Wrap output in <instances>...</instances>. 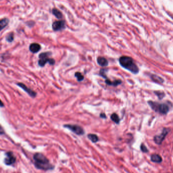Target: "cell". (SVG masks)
I'll return each instance as SVG.
<instances>
[{"instance_id":"1","label":"cell","mask_w":173,"mask_h":173,"mask_svg":"<svg viewBox=\"0 0 173 173\" xmlns=\"http://www.w3.org/2000/svg\"><path fill=\"white\" fill-rule=\"evenodd\" d=\"M33 158L35 166L38 169L47 171L53 170L54 168V165L50 163L49 159L41 153H35Z\"/></svg>"},{"instance_id":"2","label":"cell","mask_w":173,"mask_h":173,"mask_svg":"<svg viewBox=\"0 0 173 173\" xmlns=\"http://www.w3.org/2000/svg\"><path fill=\"white\" fill-rule=\"evenodd\" d=\"M119 62L123 68L128 70L133 74H137L139 72L138 67L131 57L126 56L121 57L119 59Z\"/></svg>"},{"instance_id":"3","label":"cell","mask_w":173,"mask_h":173,"mask_svg":"<svg viewBox=\"0 0 173 173\" xmlns=\"http://www.w3.org/2000/svg\"><path fill=\"white\" fill-rule=\"evenodd\" d=\"M148 103L153 110L163 115L167 114L170 111L169 106L165 103L160 104L152 101H148Z\"/></svg>"},{"instance_id":"4","label":"cell","mask_w":173,"mask_h":173,"mask_svg":"<svg viewBox=\"0 0 173 173\" xmlns=\"http://www.w3.org/2000/svg\"><path fill=\"white\" fill-rule=\"evenodd\" d=\"M51 55V53L49 52H43L39 55V60L38 61V65L41 67H43L47 63H49L51 65L55 64V60L53 58H49V55Z\"/></svg>"},{"instance_id":"5","label":"cell","mask_w":173,"mask_h":173,"mask_svg":"<svg viewBox=\"0 0 173 173\" xmlns=\"http://www.w3.org/2000/svg\"><path fill=\"white\" fill-rule=\"evenodd\" d=\"M65 128L70 129L73 132L78 135H83L85 132L83 129L78 125L76 124H65L64 126Z\"/></svg>"},{"instance_id":"6","label":"cell","mask_w":173,"mask_h":173,"mask_svg":"<svg viewBox=\"0 0 173 173\" xmlns=\"http://www.w3.org/2000/svg\"><path fill=\"white\" fill-rule=\"evenodd\" d=\"M171 129L168 128H164L162 134L156 135L154 137V141L157 145H161L164 141L165 137L170 132Z\"/></svg>"},{"instance_id":"7","label":"cell","mask_w":173,"mask_h":173,"mask_svg":"<svg viewBox=\"0 0 173 173\" xmlns=\"http://www.w3.org/2000/svg\"><path fill=\"white\" fill-rule=\"evenodd\" d=\"M6 157L4 159V163L7 165H11L14 164L16 161V158L12 151H8L5 153Z\"/></svg>"},{"instance_id":"8","label":"cell","mask_w":173,"mask_h":173,"mask_svg":"<svg viewBox=\"0 0 173 173\" xmlns=\"http://www.w3.org/2000/svg\"><path fill=\"white\" fill-rule=\"evenodd\" d=\"M66 27L65 21H56L52 24V29L54 31H58L64 29Z\"/></svg>"},{"instance_id":"9","label":"cell","mask_w":173,"mask_h":173,"mask_svg":"<svg viewBox=\"0 0 173 173\" xmlns=\"http://www.w3.org/2000/svg\"><path fill=\"white\" fill-rule=\"evenodd\" d=\"M16 85H18V86L22 88V90H24L26 93H28L30 96L32 97V98H35L37 96V93L35 91H34L33 90H31V88H28V87H27L25 84H24L22 83H18L16 84Z\"/></svg>"},{"instance_id":"10","label":"cell","mask_w":173,"mask_h":173,"mask_svg":"<svg viewBox=\"0 0 173 173\" xmlns=\"http://www.w3.org/2000/svg\"><path fill=\"white\" fill-rule=\"evenodd\" d=\"M41 48V47L40 45L38 43H36L31 44L30 47H29L30 51L33 54H36V53L39 52L40 51Z\"/></svg>"},{"instance_id":"11","label":"cell","mask_w":173,"mask_h":173,"mask_svg":"<svg viewBox=\"0 0 173 173\" xmlns=\"http://www.w3.org/2000/svg\"><path fill=\"white\" fill-rule=\"evenodd\" d=\"M97 63L102 67H106L108 65V61L107 59L103 57H99L97 58Z\"/></svg>"},{"instance_id":"12","label":"cell","mask_w":173,"mask_h":173,"mask_svg":"<svg viewBox=\"0 0 173 173\" xmlns=\"http://www.w3.org/2000/svg\"><path fill=\"white\" fill-rule=\"evenodd\" d=\"M151 160L152 162L155 163H161L162 162V157L157 154H153L151 155Z\"/></svg>"},{"instance_id":"13","label":"cell","mask_w":173,"mask_h":173,"mask_svg":"<svg viewBox=\"0 0 173 173\" xmlns=\"http://www.w3.org/2000/svg\"><path fill=\"white\" fill-rule=\"evenodd\" d=\"M9 22V21L7 18H5L0 20V31H2L3 29L5 28V27L7 26Z\"/></svg>"},{"instance_id":"14","label":"cell","mask_w":173,"mask_h":173,"mask_svg":"<svg viewBox=\"0 0 173 173\" xmlns=\"http://www.w3.org/2000/svg\"><path fill=\"white\" fill-rule=\"evenodd\" d=\"M88 138L93 143H96L99 141V138L98 135L95 134H90L87 135Z\"/></svg>"},{"instance_id":"15","label":"cell","mask_w":173,"mask_h":173,"mask_svg":"<svg viewBox=\"0 0 173 173\" xmlns=\"http://www.w3.org/2000/svg\"><path fill=\"white\" fill-rule=\"evenodd\" d=\"M52 14L58 19H61V18H63V14L60 10H58L56 8H54L52 10Z\"/></svg>"},{"instance_id":"16","label":"cell","mask_w":173,"mask_h":173,"mask_svg":"<svg viewBox=\"0 0 173 173\" xmlns=\"http://www.w3.org/2000/svg\"><path fill=\"white\" fill-rule=\"evenodd\" d=\"M151 78L152 79L154 82H156V83H163L164 82V80L162 78L156 75H151Z\"/></svg>"},{"instance_id":"17","label":"cell","mask_w":173,"mask_h":173,"mask_svg":"<svg viewBox=\"0 0 173 173\" xmlns=\"http://www.w3.org/2000/svg\"><path fill=\"white\" fill-rule=\"evenodd\" d=\"M111 119L112 120V121H113L114 122H115L116 124H119L120 123L119 117L118 116V115L116 113L112 114V115H111Z\"/></svg>"},{"instance_id":"18","label":"cell","mask_w":173,"mask_h":173,"mask_svg":"<svg viewBox=\"0 0 173 173\" xmlns=\"http://www.w3.org/2000/svg\"><path fill=\"white\" fill-rule=\"evenodd\" d=\"M6 39L7 41H8V42H12L14 40V33L11 32L7 36Z\"/></svg>"},{"instance_id":"19","label":"cell","mask_w":173,"mask_h":173,"mask_svg":"<svg viewBox=\"0 0 173 173\" xmlns=\"http://www.w3.org/2000/svg\"><path fill=\"white\" fill-rule=\"evenodd\" d=\"M75 76L77 78V80L78 81H81L84 79V76L82 75V74H81L80 73H75Z\"/></svg>"},{"instance_id":"20","label":"cell","mask_w":173,"mask_h":173,"mask_svg":"<svg viewBox=\"0 0 173 173\" xmlns=\"http://www.w3.org/2000/svg\"><path fill=\"white\" fill-rule=\"evenodd\" d=\"M106 72H107V70L101 69L100 71V75L102 76L104 78L107 79V76H106Z\"/></svg>"},{"instance_id":"21","label":"cell","mask_w":173,"mask_h":173,"mask_svg":"<svg viewBox=\"0 0 173 173\" xmlns=\"http://www.w3.org/2000/svg\"><path fill=\"white\" fill-rule=\"evenodd\" d=\"M140 149L141 150V151L143 152L147 153L149 151V150L147 149L146 146H145L144 144H142L141 146H140Z\"/></svg>"},{"instance_id":"22","label":"cell","mask_w":173,"mask_h":173,"mask_svg":"<svg viewBox=\"0 0 173 173\" xmlns=\"http://www.w3.org/2000/svg\"><path fill=\"white\" fill-rule=\"evenodd\" d=\"M159 93H157L156 92H155L156 93L155 94L157 95V96H158L159 99H162V98H164V96H165V94H164V93H161L162 92L161 91H159Z\"/></svg>"},{"instance_id":"23","label":"cell","mask_w":173,"mask_h":173,"mask_svg":"<svg viewBox=\"0 0 173 173\" xmlns=\"http://www.w3.org/2000/svg\"><path fill=\"white\" fill-rule=\"evenodd\" d=\"M4 133L5 132H4L3 129L2 128L1 126H0V135H3V134H4Z\"/></svg>"},{"instance_id":"24","label":"cell","mask_w":173,"mask_h":173,"mask_svg":"<svg viewBox=\"0 0 173 173\" xmlns=\"http://www.w3.org/2000/svg\"><path fill=\"white\" fill-rule=\"evenodd\" d=\"M100 117H101V118H105V119L106 118V115L104 113H101V114L100 115Z\"/></svg>"},{"instance_id":"25","label":"cell","mask_w":173,"mask_h":173,"mask_svg":"<svg viewBox=\"0 0 173 173\" xmlns=\"http://www.w3.org/2000/svg\"><path fill=\"white\" fill-rule=\"evenodd\" d=\"M4 107V104L2 102V101L0 100V107Z\"/></svg>"},{"instance_id":"26","label":"cell","mask_w":173,"mask_h":173,"mask_svg":"<svg viewBox=\"0 0 173 173\" xmlns=\"http://www.w3.org/2000/svg\"></svg>"}]
</instances>
